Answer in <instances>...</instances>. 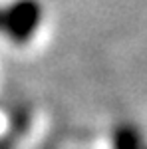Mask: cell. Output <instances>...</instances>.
<instances>
[{"label":"cell","mask_w":147,"mask_h":149,"mask_svg":"<svg viewBox=\"0 0 147 149\" xmlns=\"http://www.w3.org/2000/svg\"><path fill=\"white\" fill-rule=\"evenodd\" d=\"M42 22V4L38 0H16L0 8V34L8 36L14 44H26L38 32Z\"/></svg>","instance_id":"6da1fadb"},{"label":"cell","mask_w":147,"mask_h":149,"mask_svg":"<svg viewBox=\"0 0 147 149\" xmlns=\"http://www.w3.org/2000/svg\"><path fill=\"white\" fill-rule=\"evenodd\" d=\"M113 149H141V135L133 125H119L113 131Z\"/></svg>","instance_id":"7a4b0ae2"}]
</instances>
